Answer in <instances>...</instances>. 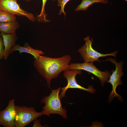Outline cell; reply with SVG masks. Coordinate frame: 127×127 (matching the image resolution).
<instances>
[{"label":"cell","mask_w":127,"mask_h":127,"mask_svg":"<svg viewBox=\"0 0 127 127\" xmlns=\"http://www.w3.org/2000/svg\"><path fill=\"white\" fill-rule=\"evenodd\" d=\"M71 58L68 55L53 58L41 56L35 59L33 65L40 75L45 79L50 87L51 80L57 78L62 72L67 70Z\"/></svg>","instance_id":"1"},{"label":"cell","mask_w":127,"mask_h":127,"mask_svg":"<svg viewBox=\"0 0 127 127\" xmlns=\"http://www.w3.org/2000/svg\"><path fill=\"white\" fill-rule=\"evenodd\" d=\"M61 89L60 87L52 90L49 96H45L42 98L40 103L45 104L41 111L43 115L49 117L50 114H58L64 119H67V111L63 107L59 95Z\"/></svg>","instance_id":"2"},{"label":"cell","mask_w":127,"mask_h":127,"mask_svg":"<svg viewBox=\"0 0 127 127\" xmlns=\"http://www.w3.org/2000/svg\"><path fill=\"white\" fill-rule=\"evenodd\" d=\"M15 127H24L43 115L32 107L15 105Z\"/></svg>","instance_id":"3"},{"label":"cell","mask_w":127,"mask_h":127,"mask_svg":"<svg viewBox=\"0 0 127 127\" xmlns=\"http://www.w3.org/2000/svg\"><path fill=\"white\" fill-rule=\"evenodd\" d=\"M85 44L79 49L78 52L79 53L84 62H92L95 61L100 62L99 59L100 57L112 56L115 57L116 56L117 51L110 54H103L97 52L92 47L93 38L90 39L89 36L84 39Z\"/></svg>","instance_id":"4"},{"label":"cell","mask_w":127,"mask_h":127,"mask_svg":"<svg viewBox=\"0 0 127 127\" xmlns=\"http://www.w3.org/2000/svg\"><path fill=\"white\" fill-rule=\"evenodd\" d=\"M106 61L111 62L115 64V69L112 71V74L110 76L109 79L107 82L111 83L112 86V91L109 95L108 101L110 102L115 97L119 100L121 101L122 98L121 96L117 93L116 89L118 85L122 84L121 78L123 74L122 69V62H118L116 61L115 59H113L111 58L106 59Z\"/></svg>","instance_id":"5"},{"label":"cell","mask_w":127,"mask_h":127,"mask_svg":"<svg viewBox=\"0 0 127 127\" xmlns=\"http://www.w3.org/2000/svg\"><path fill=\"white\" fill-rule=\"evenodd\" d=\"M67 70H82L90 72L99 79L103 86L108 81L111 74L110 71L108 70L104 72L100 71L93 63L90 62H84L82 63H70Z\"/></svg>","instance_id":"6"},{"label":"cell","mask_w":127,"mask_h":127,"mask_svg":"<svg viewBox=\"0 0 127 127\" xmlns=\"http://www.w3.org/2000/svg\"><path fill=\"white\" fill-rule=\"evenodd\" d=\"M81 73V70H67L64 71V76L66 79L67 84L65 87L61 89L62 91L60 95V99L65 96L66 91L69 88L78 89L91 93L95 92V90L92 86H90L88 88H86L78 83L76 79V76L77 74L80 75Z\"/></svg>","instance_id":"7"},{"label":"cell","mask_w":127,"mask_h":127,"mask_svg":"<svg viewBox=\"0 0 127 127\" xmlns=\"http://www.w3.org/2000/svg\"><path fill=\"white\" fill-rule=\"evenodd\" d=\"M0 10L14 15L25 17L32 22L36 20L34 15L21 8L17 3V0H0Z\"/></svg>","instance_id":"8"},{"label":"cell","mask_w":127,"mask_h":127,"mask_svg":"<svg viewBox=\"0 0 127 127\" xmlns=\"http://www.w3.org/2000/svg\"><path fill=\"white\" fill-rule=\"evenodd\" d=\"M15 100L12 99L8 106L0 112V125L4 127H15L16 115Z\"/></svg>","instance_id":"9"},{"label":"cell","mask_w":127,"mask_h":127,"mask_svg":"<svg viewBox=\"0 0 127 127\" xmlns=\"http://www.w3.org/2000/svg\"><path fill=\"white\" fill-rule=\"evenodd\" d=\"M4 47L3 58L6 60L10 54L11 48L16 45L18 39L16 32L10 34H6L1 32Z\"/></svg>","instance_id":"10"},{"label":"cell","mask_w":127,"mask_h":127,"mask_svg":"<svg viewBox=\"0 0 127 127\" xmlns=\"http://www.w3.org/2000/svg\"><path fill=\"white\" fill-rule=\"evenodd\" d=\"M18 51L20 54L22 53H26L33 56L35 59H38L40 56L44 53L41 50L34 49L31 47L27 43H25L23 46H21L17 44L11 48L10 53H12L15 51Z\"/></svg>","instance_id":"11"},{"label":"cell","mask_w":127,"mask_h":127,"mask_svg":"<svg viewBox=\"0 0 127 127\" xmlns=\"http://www.w3.org/2000/svg\"><path fill=\"white\" fill-rule=\"evenodd\" d=\"M20 27L18 21L0 23V31L6 34H10L16 32Z\"/></svg>","instance_id":"12"},{"label":"cell","mask_w":127,"mask_h":127,"mask_svg":"<svg viewBox=\"0 0 127 127\" xmlns=\"http://www.w3.org/2000/svg\"><path fill=\"white\" fill-rule=\"evenodd\" d=\"M109 2L106 0H82L80 3L75 10L77 12L86 11L91 6L95 3H101L107 4Z\"/></svg>","instance_id":"13"},{"label":"cell","mask_w":127,"mask_h":127,"mask_svg":"<svg viewBox=\"0 0 127 127\" xmlns=\"http://www.w3.org/2000/svg\"><path fill=\"white\" fill-rule=\"evenodd\" d=\"M15 15L6 11L0 10V23H5L16 21Z\"/></svg>","instance_id":"14"},{"label":"cell","mask_w":127,"mask_h":127,"mask_svg":"<svg viewBox=\"0 0 127 127\" xmlns=\"http://www.w3.org/2000/svg\"><path fill=\"white\" fill-rule=\"evenodd\" d=\"M26 2H28L31 0H25ZM47 0H42V4L41 12L40 14L38 15L37 17V19L39 22L46 23L49 22V21L46 18L47 15L45 13V7Z\"/></svg>","instance_id":"15"},{"label":"cell","mask_w":127,"mask_h":127,"mask_svg":"<svg viewBox=\"0 0 127 127\" xmlns=\"http://www.w3.org/2000/svg\"><path fill=\"white\" fill-rule=\"evenodd\" d=\"M70 0H58V5L60 7L61 9L60 11L59 15H61L63 13H64L65 17L66 14L64 11L65 6L66 4Z\"/></svg>","instance_id":"16"},{"label":"cell","mask_w":127,"mask_h":127,"mask_svg":"<svg viewBox=\"0 0 127 127\" xmlns=\"http://www.w3.org/2000/svg\"><path fill=\"white\" fill-rule=\"evenodd\" d=\"M4 47L2 37L0 33V60L3 58Z\"/></svg>","instance_id":"17"},{"label":"cell","mask_w":127,"mask_h":127,"mask_svg":"<svg viewBox=\"0 0 127 127\" xmlns=\"http://www.w3.org/2000/svg\"><path fill=\"white\" fill-rule=\"evenodd\" d=\"M34 124L33 127H43L40 123V120L37 119H35L33 121Z\"/></svg>","instance_id":"18"},{"label":"cell","mask_w":127,"mask_h":127,"mask_svg":"<svg viewBox=\"0 0 127 127\" xmlns=\"http://www.w3.org/2000/svg\"><path fill=\"white\" fill-rule=\"evenodd\" d=\"M53 0V1H55V0Z\"/></svg>","instance_id":"19"},{"label":"cell","mask_w":127,"mask_h":127,"mask_svg":"<svg viewBox=\"0 0 127 127\" xmlns=\"http://www.w3.org/2000/svg\"><path fill=\"white\" fill-rule=\"evenodd\" d=\"M126 0V1H127V0Z\"/></svg>","instance_id":"20"},{"label":"cell","mask_w":127,"mask_h":127,"mask_svg":"<svg viewBox=\"0 0 127 127\" xmlns=\"http://www.w3.org/2000/svg\"></svg>","instance_id":"21"}]
</instances>
